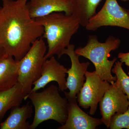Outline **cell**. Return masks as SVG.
Returning <instances> with one entry per match:
<instances>
[{
    "label": "cell",
    "instance_id": "1",
    "mask_svg": "<svg viewBox=\"0 0 129 129\" xmlns=\"http://www.w3.org/2000/svg\"><path fill=\"white\" fill-rule=\"evenodd\" d=\"M28 0H2L0 9V46L17 61L44 34V27L30 17Z\"/></svg>",
    "mask_w": 129,
    "mask_h": 129
},
{
    "label": "cell",
    "instance_id": "2",
    "mask_svg": "<svg viewBox=\"0 0 129 129\" xmlns=\"http://www.w3.org/2000/svg\"><path fill=\"white\" fill-rule=\"evenodd\" d=\"M35 19L44 27L42 37L46 40L48 47L45 59L55 55L60 58L78 30L80 24L78 18L73 14L55 12Z\"/></svg>",
    "mask_w": 129,
    "mask_h": 129
},
{
    "label": "cell",
    "instance_id": "3",
    "mask_svg": "<svg viewBox=\"0 0 129 129\" xmlns=\"http://www.w3.org/2000/svg\"><path fill=\"white\" fill-rule=\"evenodd\" d=\"M34 106L35 115L30 129H35L42 122L55 120L64 124L68 117L69 102L62 97L56 85L52 84L41 92H32L26 97Z\"/></svg>",
    "mask_w": 129,
    "mask_h": 129
},
{
    "label": "cell",
    "instance_id": "4",
    "mask_svg": "<svg viewBox=\"0 0 129 129\" xmlns=\"http://www.w3.org/2000/svg\"><path fill=\"white\" fill-rule=\"evenodd\" d=\"M120 44V40L114 36H109L105 42H101L96 36L90 35L85 46L76 48L75 52L91 61L98 76L111 84L117 80L116 76L112 75V70L117 58L110 60L108 58L111 52L117 50Z\"/></svg>",
    "mask_w": 129,
    "mask_h": 129
},
{
    "label": "cell",
    "instance_id": "5",
    "mask_svg": "<svg viewBox=\"0 0 129 129\" xmlns=\"http://www.w3.org/2000/svg\"><path fill=\"white\" fill-rule=\"evenodd\" d=\"M42 37L32 44L28 52L18 61V82L28 94L39 79L45 62L47 47Z\"/></svg>",
    "mask_w": 129,
    "mask_h": 129
},
{
    "label": "cell",
    "instance_id": "6",
    "mask_svg": "<svg viewBox=\"0 0 129 129\" xmlns=\"http://www.w3.org/2000/svg\"><path fill=\"white\" fill-rule=\"evenodd\" d=\"M104 26L118 27L129 30V10L119 5L117 0H106L102 9L88 21L85 28L95 31Z\"/></svg>",
    "mask_w": 129,
    "mask_h": 129
},
{
    "label": "cell",
    "instance_id": "7",
    "mask_svg": "<svg viewBox=\"0 0 129 129\" xmlns=\"http://www.w3.org/2000/svg\"><path fill=\"white\" fill-rule=\"evenodd\" d=\"M85 81L76 96L80 107L89 109V113L93 115L105 92L110 86V83L102 79L95 72L87 71Z\"/></svg>",
    "mask_w": 129,
    "mask_h": 129
},
{
    "label": "cell",
    "instance_id": "8",
    "mask_svg": "<svg viewBox=\"0 0 129 129\" xmlns=\"http://www.w3.org/2000/svg\"><path fill=\"white\" fill-rule=\"evenodd\" d=\"M64 54L69 57L71 62V67L67 73V85L69 92H64V95L68 100L77 99V95L84 83L86 73L90 63L89 62H80V56L75 53L73 44H70L64 49L63 55Z\"/></svg>",
    "mask_w": 129,
    "mask_h": 129
},
{
    "label": "cell",
    "instance_id": "9",
    "mask_svg": "<svg viewBox=\"0 0 129 129\" xmlns=\"http://www.w3.org/2000/svg\"><path fill=\"white\" fill-rule=\"evenodd\" d=\"M99 104L102 122L109 128L113 115L116 113H123L127 111L129 101L127 95L114 83L110 84Z\"/></svg>",
    "mask_w": 129,
    "mask_h": 129
},
{
    "label": "cell",
    "instance_id": "10",
    "mask_svg": "<svg viewBox=\"0 0 129 129\" xmlns=\"http://www.w3.org/2000/svg\"><path fill=\"white\" fill-rule=\"evenodd\" d=\"M68 70V69L60 64L54 56L46 59L42 68L40 77L33 84L34 87L31 92L38 91L53 81L57 83L60 90L64 91L68 89L66 78Z\"/></svg>",
    "mask_w": 129,
    "mask_h": 129
},
{
    "label": "cell",
    "instance_id": "11",
    "mask_svg": "<svg viewBox=\"0 0 129 129\" xmlns=\"http://www.w3.org/2000/svg\"><path fill=\"white\" fill-rule=\"evenodd\" d=\"M68 117L58 129H95L103 124L101 119L92 117L85 112L78 104L77 99H69Z\"/></svg>",
    "mask_w": 129,
    "mask_h": 129
},
{
    "label": "cell",
    "instance_id": "12",
    "mask_svg": "<svg viewBox=\"0 0 129 129\" xmlns=\"http://www.w3.org/2000/svg\"><path fill=\"white\" fill-rule=\"evenodd\" d=\"M27 5L30 17L35 19L55 12L72 14L70 0H28Z\"/></svg>",
    "mask_w": 129,
    "mask_h": 129
},
{
    "label": "cell",
    "instance_id": "13",
    "mask_svg": "<svg viewBox=\"0 0 129 129\" xmlns=\"http://www.w3.org/2000/svg\"><path fill=\"white\" fill-rule=\"evenodd\" d=\"M33 112V107L29 102L22 107H14L7 118L0 123V129H30L28 119L31 117Z\"/></svg>",
    "mask_w": 129,
    "mask_h": 129
},
{
    "label": "cell",
    "instance_id": "14",
    "mask_svg": "<svg viewBox=\"0 0 129 129\" xmlns=\"http://www.w3.org/2000/svg\"><path fill=\"white\" fill-rule=\"evenodd\" d=\"M18 61L6 54L0 60V91L13 87L18 83Z\"/></svg>",
    "mask_w": 129,
    "mask_h": 129
},
{
    "label": "cell",
    "instance_id": "15",
    "mask_svg": "<svg viewBox=\"0 0 129 129\" xmlns=\"http://www.w3.org/2000/svg\"><path fill=\"white\" fill-rule=\"evenodd\" d=\"M27 95L18 82L11 89L0 91V122L8 111L20 106L23 101L26 100Z\"/></svg>",
    "mask_w": 129,
    "mask_h": 129
},
{
    "label": "cell",
    "instance_id": "16",
    "mask_svg": "<svg viewBox=\"0 0 129 129\" xmlns=\"http://www.w3.org/2000/svg\"><path fill=\"white\" fill-rule=\"evenodd\" d=\"M72 14L79 19L81 25L85 27L91 18L96 13L102 0H70Z\"/></svg>",
    "mask_w": 129,
    "mask_h": 129
},
{
    "label": "cell",
    "instance_id": "17",
    "mask_svg": "<svg viewBox=\"0 0 129 129\" xmlns=\"http://www.w3.org/2000/svg\"><path fill=\"white\" fill-rule=\"evenodd\" d=\"M122 64L121 62L116 61L112 69V73L117 78V80L114 82L115 85L127 95L129 101V76L123 69Z\"/></svg>",
    "mask_w": 129,
    "mask_h": 129
},
{
    "label": "cell",
    "instance_id": "18",
    "mask_svg": "<svg viewBox=\"0 0 129 129\" xmlns=\"http://www.w3.org/2000/svg\"><path fill=\"white\" fill-rule=\"evenodd\" d=\"M111 129H129V106L123 113H116L111 118L109 128Z\"/></svg>",
    "mask_w": 129,
    "mask_h": 129
},
{
    "label": "cell",
    "instance_id": "19",
    "mask_svg": "<svg viewBox=\"0 0 129 129\" xmlns=\"http://www.w3.org/2000/svg\"><path fill=\"white\" fill-rule=\"evenodd\" d=\"M118 58L122 63L125 64L129 68V52L127 53L120 52L118 56Z\"/></svg>",
    "mask_w": 129,
    "mask_h": 129
},
{
    "label": "cell",
    "instance_id": "20",
    "mask_svg": "<svg viewBox=\"0 0 129 129\" xmlns=\"http://www.w3.org/2000/svg\"><path fill=\"white\" fill-rule=\"evenodd\" d=\"M6 54L3 48L0 46V60L4 57Z\"/></svg>",
    "mask_w": 129,
    "mask_h": 129
},
{
    "label": "cell",
    "instance_id": "21",
    "mask_svg": "<svg viewBox=\"0 0 129 129\" xmlns=\"http://www.w3.org/2000/svg\"><path fill=\"white\" fill-rule=\"evenodd\" d=\"M121 1L123 2H126L127 1H129V0H121Z\"/></svg>",
    "mask_w": 129,
    "mask_h": 129
},
{
    "label": "cell",
    "instance_id": "22",
    "mask_svg": "<svg viewBox=\"0 0 129 129\" xmlns=\"http://www.w3.org/2000/svg\"><path fill=\"white\" fill-rule=\"evenodd\" d=\"M1 4H0V9H1Z\"/></svg>",
    "mask_w": 129,
    "mask_h": 129
}]
</instances>
